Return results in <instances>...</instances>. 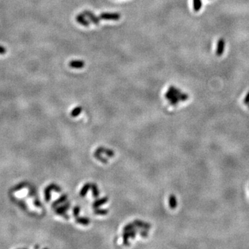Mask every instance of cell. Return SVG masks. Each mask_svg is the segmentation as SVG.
I'll return each mask as SVG.
<instances>
[{
    "label": "cell",
    "instance_id": "6da1fadb",
    "mask_svg": "<svg viewBox=\"0 0 249 249\" xmlns=\"http://www.w3.org/2000/svg\"><path fill=\"white\" fill-rule=\"evenodd\" d=\"M52 190L58 191V192L59 191H60V189L59 187L54 185V184H51V185L48 186L46 188V190H45L44 191L45 198H46L47 202H49V201L50 200V199H51V191Z\"/></svg>",
    "mask_w": 249,
    "mask_h": 249
},
{
    "label": "cell",
    "instance_id": "7a4b0ae2",
    "mask_svg": "<svg viewBox=\"0 0 249 249\" xmlns=\"http://www.w3.org/2000/svg\"><path fill=\"white\" fill-rule=\"evenodd\" d=\"M82 14H83V15H85V16L87 17V18L91 20V21H92V23L95 24H98L99 23L100 20H101V18H100V17H95V16L94 15H93V14L92 13V12H90V11H86L84 12V13H82Z\"/></svg>",
    "mask_w": 249,
    "mask_h": 249
},
{
    "label": "cell",
    "instance_id": "3957f363",
    "mask_svg": "<svg viewBox=\"0 0 249 249\" xmlns=\"http://www.w3.org/2000/svg\"><path fill=\"white\" fill-rule=\"evenodd\" d=\"M121 18V15L118 13H102L100 18L105 20H118Z\"/></svg>",
    "mask_w": 249,
    "mask_h": 249
},
{
    "label": "cell",
    "instance_id": "277c9868",
    "mask_svg": "<svg viewBox=\"0 0 249 249\" xmlns=\"http://www.w3.org/2000/svg\"><path fill=\"white\" fill-rule=\"evenodd\" d=\"M84 65H85V62L81 60H73L70 62V63H69V66L71 67L76 69L82 68Z\"/></svg>",
    "mask_w": 249,
    "mask_h": 249
},
{
    "label": "cell",
    "instance_id": "5b68a950",
    "mask_svg": "<svg viewBox=\"0 0 249 249\" xmlns=\"http://www.w3.org/2000/svg\"><path fill=\"white\" fill-rule=\"evenodd\" d=\"M76 20H77V21L78 23H80V24H82L83 26H88L89 24V22L87 20H85V15H84L82 13L80 14V15L76 16Z\"/></svg>",
    "mask_w": 249,
    "mask_h": 249
},
{
    "label": "cell",
    "instance_id": "8992f818",
    "mask_svg": "<svg viewBox=\"0 0 249 249\" xmlns=\"http://www.w3.org/2000/svg\"><path fill=\"white\" fill-rule=\"evenodd\" d=\"M169 205L172 209H174L177 206L176 198L174 195H171L169 197Z\"/></svg>",
    "mask_w": 249,
    "mask_h": 249
},
{
    "label": "cell",
    "instance_id": "52a82bcc",
    "mask_svg": "<svg viewBox=\"0 0 249 249\" xmlns=\"http://www.w3.org/2000/svg\"><path fill=\"white\" fill-rule=\"evenodd\" d=\"M90 186H91L90 184L87 183L83 187V188L82 189V190H81V192H80V196H81V197H84V196H85L86 194H87L89 188H90Z\"/></svg>",
    "mask_w": 249,
    "mask_h": 249
},
{
    "label": "cell",
    "instance_id": "ba28073f",
    "mask_svg": "<svg viewBox=\"0 0 249 249\" xmlns=\"http://www.w3.org/2000/svg\"><path fill=\"white\" fill-rule=\"evenodd\" d=\"M107 202V198H103V199H102L96 201V202L93 203V208L99 207V205H100L101 204H102V203H104Z\"/></svg>",
    "mask_w": 249,
    "mask_h": 249
},
{
    "label": "cell",
    "instance_id": "9c48e42d",
    "mask_svg": "<svg viewBox=\"0 0 249 249\" xmlns=\"http://www.w3.org/2000/svg\"><path fill=\"white\" fill-rule=\"evenodd\" d=\"M81 111H82V108H81L80 107H76V108L74 109L72 111V112H71V116L73 117H76V116H78V115L80 113Z\"/></svg>",
    "mask_w": 249,
    "mask_h": 249
},
{
    "label": "cell",
    "instance_id": "30bf717a",
    "mask_svg": "<svg viewBox=\"0 0 249 249\" xmlns=\"http://www.w3.org/2000/svg\"><path fill=\"white\" fill-rule=\"evenodd\" d=\"M69 206V205H64V206L60 207L56 210V212L57 213H59V214H63L64 212L66 211V210L67 209Z\"/></svg>",
    "mask_w": 249,
    "mask_h": 249
},
{
    "label": "cell",
    "instance_id": "8fae6325",
    "mask_svg": "<svg viewBox=\"0 0 249 249\" xmlns=\"http://www.w3.org/2000/svg\"><path fill=\"white\" fill-rule=\"evenodd\" d=\"M77 222L82 224H88L89 223V220L88 219H86V218H79L77 219Z\"/></svg>",
    "mask_w": 249,
    "mask_h": 249
},
{
    "label": "cell",
    "instance_id": "7c38bea8",
    "mask_svg": "<svg viewBox=\"0 0 249 249\" xmlns=\"http://www.w3.org/2000/svg\"><path fill=\"white\" fill-rule=\"evenodd\" d=\"M66 196H65V195H63L62 197H60V198L59 199L58 201H57V202L53 203V206H55V205H56L57 204H58V203H62L63 202H64V201L66 200Z\"/></svg>",
    "mask_w": 249,
    "mask_h": 249
},
{
    "label": "cell",
    "instance_id": "4fadbf2b",
    "mask_svg": "<svg viewBox=\"0 0 249 249\" xmlns=\"http://www.w3.org/2000/svg\"><path fill=\"white\" fill-rule=\"evenodd\" d=\"M92 190H93V196H94V197H98V195H99V190H98V188H97V186L95 185H93L92 186Z\"/></svg>",
    "mask_w": 249,
    "mask_h": 249
},
{
    "label": "cell",
    "instance_id": "5bb4252c",
    "mask_svg": "<svg viewBox=\"0 0 249 249\" xmlns=\"http://www.w3.org/2000/svg\"><path fill=\"white\" fill-rule=\"evenodd\" d=\"M26 186V183H20V184H18V186H16L15 188H14V189H13V190L14 191H18V190H21V188H23L24 187Z\"/></svg>",
    "mask_w": 249,
    "mask_h": 249
},
{
    "label": "cell",
    "instance_id": "9a60e30c",
    "mask_svg": "<svg viewBox=\"0 0 249 249\" xmlns=\"http://www.w3.org/2000/svg\"><path fill=\"white\" fill-rule=\"evenodd\" d=\"M130 237V234H129V232L127 233H124L123 234V238H124V244H128V241H127V240L128 239V238Z\"/></svg>",
    "mask_w": 249,
    "mask_h": 249
},
{
    "label": "cell",
    "instance_id": "2e32d148",
    "mask_svg": "<svg viewBox=\"0 0 249 249\" xmlns=\"http://www.w3.org/2000/svg\"><path fill=\"white\" fill-rule=\"evenodd\" d=\"M134 225L132 224H130L128 225H127V226L124 227V231L126 232V231H130L131 229H132V228H134Z\"/></svg>",
    "mask_w": 249,
    "mask_h": 249
},
{
    "label": "cell",
    "instance_id": "e0dca14e",
    "mask_svg": "<svg viewBox=\"0 0 249 249\" xmlns=\"http://www.w3.org/2000/svg\"><path fill=\"white\" fill-rule=\"evenodd\" d=\"M95 213L100 215H105L107 213V210H95Z\"/></svg>",
    "mask_w": 249,
    "mask_h": 249
},
{
    "label": "cell",
    "instance_id": "ac0fdd59",
    "mask_svg": "<svg viewBox=\"0 0 249 249\" xmlns=\"http://www.w3.org/2000/svg\"><path fill=\"white\" fill-rule=\"evenodd\" d=\"M79 212H80V208H79V207H76L75 208H74L73 214H74V215H75L76 217L77 216V215H78Z\"/></svg>",
    "mask_w": 249,
    "mask_h": 249
},
{
    "label": "cell",
    "instance_id": "d6986e66",
    "mask_svg": "<svg viewBox=\"0 0 249 249\" xmlns=\"http://www.w3.org/2000/svg\"><path fill=\"white\" fill-rule=\"evenodd\" d=\"M244 104H246V105L249 104V92L248 93V94L246 95V96L245 97V99H244Z\"/></svg>",
    "mask_w": 249,
    "mask_h": 249
},
{
    "label": "cell",
    "instance_id": "ffe728a7",
    "mask_svg": "<svg viewBox=\"0 0 249 249\" xmlns=\"http://www.w3.org/2000/svg\"><path fill=\"white\" fill-rule=\"evenodd\" d=\"M6 53V50L5 48H4L3 47L0 46V54L1 55H3V54H5Z\"/></svg>",
    "mask_w": 249,
    "mask_h": 249
},
{
    "label": "cell",
    "instance_id": "44dd1931",
    "mask_svg": "<svg viewBox=\"0 0 249 249\" xmlns=\"http://www.w3.org/2000/svg\"><path fill=\"white\" fill-rule=\"evenodd\" d=\"M248 109H249V105H248Z\"/></svg>",
    "mask_w": 249,
    "mask_h": 249
}]
</instances>
